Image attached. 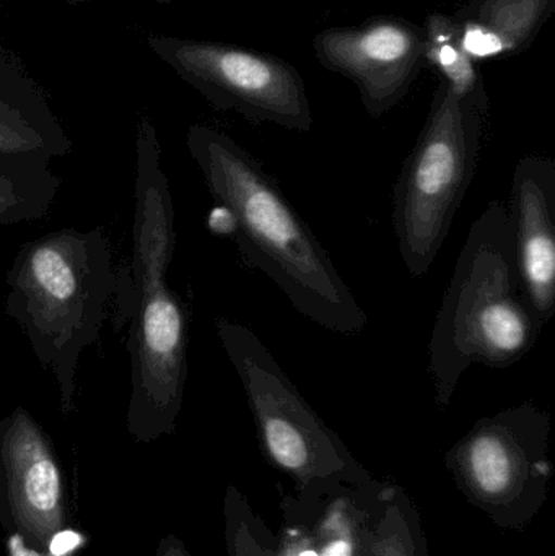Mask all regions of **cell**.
<instances>
[{
  "label": "cell",
  "instance_id": "obj_1",
  "mask_svg": "<svg viewBox=\"0 0 555 556\" xmlns=\"http://www.w3.org/2000/svg\"><path fill=\"white\" fill-rule=\"evenodd\" d=\"M186 146L212 198L234 222L243 263L270 278L305 319L342 336L361 333L367 314L260 160L204 124L189 127Z\"/></svg>",
  "mask_w": 555,
  "mask_h": 556
},
{
  "label": "cell",
  "instance_id": "obj_2",
  "mask_svg": "<svg viewBox=\"0 0 555 556\" xmlns=\"http://www.w3.org/2000/svg\"><path fill=\"white\" fill-rule=\"evenodd\" d=\"M175 205L149 117L137 124L133 222V320L127 433L136 443L175 434L188 381L189 313L168 283Z\"/></svg>",
  "mask_w": 555,
  "mask_h": 556
},
{
  "label": "cell",
  "instance_id": "obj_3",
  "mask_svg": "<svg viewBox=\"0 0 555 556\" xmlns=\"http://www.w3.org/2000/svg\"><path fill=\"white\" fill-rule=\"evenodd\" d=\"M543 329L518 277L510 207L492 201L471 225L433 324L427 368L437 405L452 404L469 366L520 362Z\"/></svg>",
  "mask_w": 555,
  "mask_h": 556
},
{
  "label": "cell",
  "instance_id": "obj_4",
  "mask_svg": "<svg viewBox=\"0 0 555 556\" xmlns=\"http://www.w3.org/2000/svg\"><path fill=\"white\" fill-rule=\"evenodd\" d=\"M5 283L7 316L54 378L62 414H74L81 353L100 337L117 288L106 231L65 227L26 241Z\"/></svg>",
  "mask_w": 555,
  "mask_h": 556
},
{
  "label": "cell",
  "instance_id": "obj_5",
  "mask_svg": "<svg viewBox=\"0 0 555 556\" xmlns=\"http://www.w3.org/2000/svg\"><path fill=\"white\" fill-rule=\"evenodd\" d=\"M489 104L462 100L440 81L426 126L398 176L393 228L407 273L420 278L439 256L475 178Z\"/></svg>",
  "mask_w": 555,
  "mask_h": 556
},
{
  "label": "cell",
  "instance_id": "obj_6",
  "mask_svg": "<svg viewBox=\"0 0 555 556\" xmlns=\"http://www.w3.org/2000/svg\"><path fill=\"white\" fill-rule=\"evenodd\" d=\"M222 349L240 378L267 463L295 483L316 486L374 482L341 438L313 410L256 332L227 317L215 319Z\"/></svg>",
  "mask_w": 555,
  "mask_h": 556
},
{
  "label": "cell",
  "instance_id": "obj_7",
  "mask_svg": "<svg viewBox=\"0 0 555 556\" xmlns=\"http://www.w3.org/2000/svg\"><path fill=\"white\" fill-rule=\"evenodd\" d=\"M550 412L533 402L481 418L450 447L445 466L469 505L502 531H525L547 502Z\"/></svg>",
  "mask_w": 555,
  "mask_h": 556
},
{
  "label": "cell",
  "instance_id": "obj_8",
  "mask_svg": "<svg viewBox=\"0 0 555 556\" xmlns=\"http://www.w3.org/2000/svg\"><path fill=\"white\" fill-rule=\"evenodd\" d=\"M152 51L218 111H234L251 124H276L310 132L312 104L302 75L267 52L205 41L150 36Z\"/></svg>",
  "mask_w": 555,
  "mask_h": 556
},
{
  "label": "cell",
  "instance_id": "obj_9",
  "mask_svg": "<svg viewBox=\"0 0 555 556\" xmlns=\"http://www.w3.org/2000/svg\"><path fill=\"white\" fill-rule=\"evenodd\" d=\"M0 526L35 554L48 552L68 526L58 451L25 407L0 420Z\"/></svg>",
  "mask_w": 555,
  "mask_h": 556
},
{
  "label": "cell",
  "instance_id": "obj_10",
  "mask_svg": "<svg viewBox=\"0 0 555 556\" xmlns=\"http://www.w3.org/2000/svg\"><path fill=\"white\" fill-rule=\"evenodd\" d=\"M319 65L357 87L374 119L393 110L419 77L426 54L422 26L401 16H377L362 25L332 26L313 38Z\"/></svg>",
  "mask_w": 555,
  "mask_h": 556
},
{
  "label": "cell",
  "instance_id": "obj_11",
  "mask_svg": "<svg viewBox=\"0 0 555 556\" xmlns=\"http://www.w3.org/2000/svg\"><path fill=\"white\" fill-rule=\"evenodd\" d=\"M515 256L525 298L543 326L555 311V162L530 155L512 185Z\"/></svg>",
  "mask_w": 555,
  "mask_h": 556
},
{
  "label": "cell",
  "instance_id": "obj_12",
  "mask_svg": "<svg viewBox=\"0 0 555 556\" xmlns=\"http://www.w3.org/2000/svg\"><path fill=\"white\" fill-rule=\"evenodd\" d=\"M384 483H335L290 496L312 528L316 556H370Z\"/></svg>",
  "mask_w": 555,
  "mask_h": 556
},
{
  "label": "cell",
  "instance_id": "obj_13",
  "mask_svg": "<svg viewBox=\"0 0 555 556\" xmlns=\"http://www.w3.org/2000/svg\"><path fill=\"white\" fill-rule=\"evenodd\" d=\"M554 0H507L471 15L456 13L459 42L475 61L518 54L553 12Z\"/></svg>",
  "mask_w": 555,
  "mask_h": 556
},
{
  "label": "cell",
  "instance_id": "obj_14",
  "mask_svg": "<svg viewBox=\"0 0 555 556\" xmlns=\"http://www.w3.org/2000/svg\"><path fill=\"white\" fill-rule=\"evenodd\" d=\"M71 150L67 134L41 101L0 91V159L51 163Z\"/></svg>",
  "mask_w": 555,
  "mask_h": 556
},
{
  "label": "cell",
  "instance_id": "obj_15",
  "mask_svg": "<svg viewBox=\"0 0 555 556\" xmlns=\"http://www.w3.org/2000/svg\"><path fill=\"white\" fill-rule=\"evenodd\" d=\"M62 179L48 162L0 159V227L31 224L51 212Z\"/></svg>",
  "mask_w": 555,
  "mask_h": 556
},
{
  "label": "cell",
  "instance_id": "obj_16",
  "mask_svg": "<svg viewBox=\"0 0 555 556\" xmlns=\"http://www.w3.org/2000/svg\"><path fill=\"white\" fill-rule=\"evenodd\" d=\"M422 28L426 36L424 59L437 68L450 91L462 100L489 104L481 62L475 61L459 42L455 16L430 13Z\"/></svg>",
  "mask_w": 555,
  "mask_h": 556
},
{
  "label": "cell",
  "instance_id": "obj_17",
  "mask_svg": "<svg viewBox=\"0 0 555 556\" xmlns=\"http://www.w3.org/2000/svg\"><path fill=\"white\" fill-rule=\"evenodd\" d=\"M370 556H429L426 532L411 496L384 483Z\"/></svg>",
  "mask_w": 555,
  "mask_h": 556
},
{
  "label": "cell",
  "instance_id": "obj_18",
  "mask_svg": "<svg viewBox=\"0 0 555 556\" xmlns=\"http://www.w3.org/2000/svg\"><path fill=\"white\" fill-rule=\"evenodd\" d=\"M224 526L228 556H274L276 535L235 485L225 490Z\"/></svg>",
  "mask_w": 555,
  "mask_h": 556
},
{
  "label": "cell",
  "instance_id": "obj_19",
  "mask_svg": "<svg viewBox=\"0 0 555 556\" xmlns=\"http://www.w3.org/2000/svg\"><path fill=\"white\" fill-rule=\"evenodd\" d=\"M283 528L274 538V556H316L315 538L308 521L295 508L290 496L282 502Z\"/></svg>",
  "mask_w": 555,
  "mask_h": 556
},
{
  "label": "cell",
  "instance_id": "obj_20",
  "mask_svg": "<svg viewBox=\"0 0 555 556\" xmlns=\"http://www.w3.org/2000/svg\"><path fill=\"white\" fill-rule=\"evenodd\" d=\"M153 556H192L191 552L182 544L181 539L176 538L175 534L163 535L162 541L156 545V551Z\"/></svg>",
  "mask_w": 555,
  "mask_h": 556
},
{
  "label": "cell",
  "instance_id": "obj_21",
  "mask_svg": "<svg viewBox=\"0 0 555 556\" xmlns=\"http://www.w3.org/2000/svg\"><path fill=\"white\" fill-rule=\"evenodd\" d=\"M507 2V0H471L465 9L459 10V15H471L479 10L488 9V7L497 5V3Z\"/></svg>",
  "mask_w": 555,
  "mask_h": 556
}]
</instances>
